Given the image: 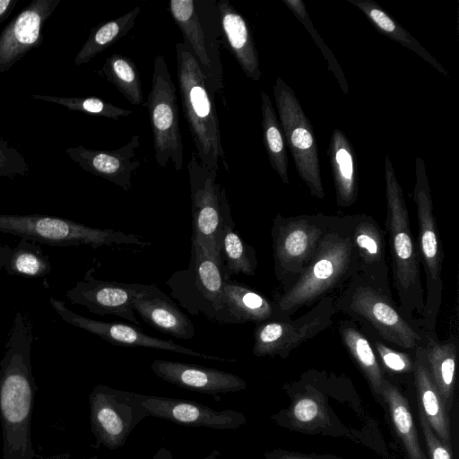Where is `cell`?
Instances as JSON below:
<instances>
[{
  "instance_id": "cell-20",
  "label": "cell",
  "mask_w": 459,
  "mask_h": 459,
  "mask_svg": "<svg viewBox=\"0 0 459 459\" xmlns=\"http://www.w3.org/2000/svg\"><path fill=\"white\" fill-rule=\"evenodd\" d=\"M351 236L358 258V273L392 293L386 260V233L370 215H351Z\"/></svg>"
},
{
  "instance_id": "cell-46",
  "label": "cell",
  "mask_w": 459,
  "mask_h": 459,
  "mask_svg": "<svg viewBox=\"0 0 459 459\" xmlns=\"http://www.w3.org/2000/svg\"><path fill=\"white\" fill-rule=\"evenodd\" d=\"M203 459H225L221 454V452L214 449Z\"/></svg>"
},
{
  "instance_id": "cell-2",
  "label": "cell",
  "mask_w": 459,
  "mask_h": 459,
  "mask_svg": "<svg viewBox=\"0 0 459 459\" xmlns=\"http://www.w3.org/2000/svg\"><path fill=\"white\" fill-rule=\"evenodd\" d=\"M356 274L358 258L351 236V215H333L307 267L273 302L274 319H290L299 309L338 293Z\"/></svg>"
},
{
  "instance_id": "cell-21",
  "label": "cell",
  "mask_w": 459,
  "mask_h": 459,
  "mask_svg": "<svg viewBox=\"0 0 459 459\" xmlns=\"http://www.w3.org/2000/svg\"><path fill=\"white\" fill-rule=\"evenodd\" d=\"M140 145V135L134 134L127 143L113 151L91 150L79 145L66 148L65 152L85 171L127 191L132 186L133 175L141 166L136 159Z\"/></svg>"
},
{
  "instance_id": "cell-25",
  "label": "cell",
  "mask_w": 459,
  "mask_h": 459,
  "mask_svg": "<svg viewBox=\"0 0 459 459\" xmlns=\"http://www.w3.org/2000/svg\"><path fill=\"white\" fill-rule=\"evenodd\" d=\"M327 154L337 205L342 208L351 206L359 194V165L352 144L339 128L332 132Z\"/></svg>"
},
{
  "instance_id": "cell-26",
  "label": "cell",
  "mask_w": 459,
  "mask_h": 459,
  "mask_svg": "<svg viewBox=\"0 0 459 459\" xmlns=\"http://www.w3.org/2000/svg\"><path fill=\"white\" fill-rule=\"evenodd\" d=\"M413 373L419 407L437 437L451 448L447 411L432 380L424 347H418L413 354Z\"/></svg>"
},
{
  "instance_id": "cell-36",
  "label": "cell",
  "mask_w": 459,
  "mask_h": 459,
  "mask_svg": "<svg viewBox=\"0 0 459 459\" xmlns=\"http://www.w3.org/2000/svg\"><path fill=\"white\" fill-rule=\"evenodd\" d=\"M6 271L12 275L36 278L49 273L51 265L48 257L39 247L22 238L9 256Z\"/></svg>"
},
{
  "instance_id": "cell-19",
  "label": "cell",
  "mask_w": 459,
  "mask_h": 459,
  "mask_svg": "<svg viewBox=\"0 0 459 459\" xmlns=\"http://www.w3.org/2000/svg\"><path fill=\"white\" fill-rule=\"evenodd\" d=\"M143 404L149 416L184 426L226 430L246 423L245 416L237 411H216L195 401L145 394Z\"/></svg>"
},
{
  "instance_id": "cell-33",
  "label": "cell",
  "mask_w": 459,
  "mask_h": 459,
  "mask_svg": "<svg viewBox=\"0 0 459 459\" xmlns=\"http://www.w3.org/2000/svg\"><path fill=\"white\" fill-rule=\"evenodd\" d=\"M140 11V6H136L116 19L101 22L92 28L88 39L74 57V65L87 64L126 36L133 29Z\"/></svg>"
},
{
  "instance_id": "cell-11",
  "label": "cell",
  "mask_w": 459,
  "mask_h": 459,
  "mask_svg": "<svg viewBox=\"0 0 459 459\" xmlns=\"http://www.w3.org/2000/svg\"><path fill=\"white\" fill-rule=\"evenodd\" d=\"M169 11L216 93L222 87L217 1L171 0Z\"/></svg>"
},
{
  "instance_id": "cell-3",
  "label": "cell",
  "mask_w": 459,
  "mask_h": 459,
  "mask_svg": "<svg viewBox=\"0 0 459 459\" xmlns=\"http://www.w3.org/2000/svg\"><path fill=\"white\" fill-rule=\"evenodd\" d=\"M386 219L392 277L399 309L411 323L420 325L424 309L420 260L413 239L408 208L389 155L385 160ZM421 328V327H420Z\"/></svg>"
},
{
  "instance_id": "cell-42",
  "label": "cell",
  "mask_w": 459,
  "mask_h": 459,
  "mask_svg": "<svg viewBox=\"0 0 459 459\" xmlns=\"http://www.w3.org/2000/svg\"><path fill=\"white\" fill-rule=\"evenodd\" d=\"M291 414L297 422L312 424L320 418L321 408L313 396L303 395L295 402Z\"/></svg>"
},
{
  "instance_id": "cell-13",
  "label": "cell",
  "mask_w": 459,
  "mask_h": 459,
  "mask_svg": "<svg viewBox=\"0 0 459 459\" xmlns=\"http://www.w3.org/2000/svg\"><path fill=\"white\" fill-rule=\"evenodd\" d=\"M145 394L95 385L89 394L93 447L116 450L123 446L134 428L148 415Z\"/></svg>"
},
{
  "instance_id": "cell-44",
  "label": "cell",
  "mask_w": 459,
  "mask_h": 459,
  "mask_svg": "<svg viewBox=\"0 0 459 459\" xmlns=\"http://www.w3.org/2000/svg\"><path fill=\"white\" fill-rule=\"evenodd\" d=\"M18 1L19 0H0V24L9 17Z\"/></svg>"
},
{
  "instance_id": "cell-18",
  "label": "cell",
  "mask_w": 459,
  "mask_h": 459,
  "mask_svg": "<svg viewBox=\"0 0 459 459\" xmlns=\"http://www.w3.org/2000/svg\"><path fill=\"white\" fill-rule=\"evenodd\" d=\"M60 0H33L0 33V74L42 44L43 29Z\"/></svg>"
},
{
  "instance_id": "cell-37",
  "label": "cell",
  "mask_w": 459,
  "mask_h": 459,
  "mask_svg": "<svg viewBox=\"0 0 459 459\" xmlns=\"http://www.w3.org/2000/svg\"><path fill=\"white\" fill-rule=\"evenodd\" d=\"M31 98L61 105L72 111H79L118 121L120 117L133 114L131 109L115 106L97 97H57L43 94H31Z\"/></svg>"
},
{
  "instance_id": "cell-23",
  "label": "cell",
  "mask_w": 459,
  "mask_h": 459,
  "mask_svg": "<svg viewBox=\"0 0 459 459\" xmlns=\"http://www.w3.org/2000/svg\"><path fill=\"white\" fill-rule=\"evenodd\" d=\"M221 43L229 49L246 76L262 77L258 52L247 21L228 0L217 2Z\"/></svg>"
},
{
  "instance_id": "cell-39",
  "label": "cell",
  "mask_w": 459,
  "mask_h": 459,
  "mask_svg": "<svg viewBox=\"0 0 459 459\" xmlns=\"http://www.w3.org/2000/svg\"><path fill=\"white\" fill-rule=\"evenodd\" d=\"M361 330L369 339L379 364L381 363L392 373L404 374L413 372V359L411 354L387 346L385 342L370 331Z\"/></svg>"
},
{
  "instance_id": "cell-31",
  "label": "cell",
  "mask_w": 459,
  "mask_h": 459,
  "mask_svg": "<svg viewBox=\"0 0 459 459\" xmlns=\"http://www.w3.org/2000/svg\"><path fill=\"white\" fill-rule=\"evenodd\" d=\"M349 3L359 8L382 34L397 41L403 47L408 48L428 62L446 77H448L447 71L442 65L424 48L411 34L401 26L388 13L381 8L372 0H347Z\"/></svg>"
},
{
  "instance_id": "cell-47",
  "label": "cell",
  "mask_w": 459,
  "mask_h": 459,
  "mask_svg": "<svg viewBox=\"0 0 459 459\" xmlns=\"http://www.w3.org/2000/svg\"><path fill=\"white\" fill-rule=\"evenodd\" d=\"M82 459H99L97 456H91V457H88V458H82Z\"/></svg>"
},
{
  "instance_id": "cell-34",
  "label": "cell",
  "mask_w": 459,
  "mask_h": 459,
  "mask_svg": "<svg viewBox=\"0 0 459 459\" xmlns=\"http://www.w3.org/2000/svg\"><path fill=\"white\" fill-rule=\"evenodd\" d=\"M263 143L272 168L284 184H289L287 145L271 99L261 92Z\"/></svg>"
},
{
  "instance_id": "cell-8",
  "label": "cell",
  "mask_w": 459,
  "mask_h": 459,
  "mask_svg": "<svg viewBox=\"0 0 459 459\" xmlns=\"http://www.w3.org/2000/svg\"><path fill=\"white\" fill-rule=\"evenodd\" d=\"M333 215L284 217L280 212L271 229L274 275L282 292L288 290L311 262Z\"/></svg>"
},
{
  "instance_id": "cell-43",
  "label": "cell",
  "mask_w": 459,
  "mask_h": 459,
  "mask_svg": "<svg viewBox=\"0 0 459 459\" xmlns=\"http://www.w3.org/2000/svg\"><path fill=\"white\" fill-rule=\"evenodd\" d=\"M266 459H325L317 456L293 454L290 452H274L266 455Z\"/></svg>"
},
{
  "instance_id": "cell-40",
  "label": "cell",
  "mask_w": 459,
  "mask_h": 459,
  "mask_svg": "<svg viewBox=\"0 0 459 459\" xmlns=\"http://www.w3.org/2000/svg\"><path fill=\"white\" fill-rule=\"evenodd\" d=\"M29 170V165L22 152L0 138V177H23Z\"/></svg>"
},
{
  "instance_id": "cell-16",
  "label": "cell",
  "mask_w": 459,
  "mask_h": 459,
  "mask_svg": "<svg viewBox=\"0 0 459 459\" xmlns=\"http://www.w3.org/2000/svg\"><path fill=\"white\" fill-rule=\"evenodd\" d=\"M93 268L88 270L84 278L65 293L66 298L94 314L113 315L140 326L133 300L144 293L150 284L98 280L93 277Z\"/></svg>"
},
{
  "instance_id": "cell-10",
  "label": "cell",
  "mask_w": 459,
  "mask_h": 459,
  "mask_svg": "<svg viewBox=\"0 0 459 459\" xmlns=\"http://www.w3.org/2000/svg\"><path fill=\"white\" fill-rule=\"evenodd\" d=\"M147 110L152 132L154 157L161 168L171 161L180 171L184 162V145L179 128V110L176 86L163 56L153 62L152 88Z\"/></svg>"
},
{
  "instance_id": "cell-45",
  "label": "cell",
  "mask_w": 459,
  "mask_h": 459,
  "mask_svg": "<svg viewBox=\"0 0 459 459\" xmlns=\"http://www.w3.org/2000/svg\"><path fill=\"white\" fill-rule=\"evenodd\" d=\"M152 459H173L172 454L166 447L161 446L159 450L154 454Z\"/></svg>"
},
{
  "instance_id": "cell-4",
  "label": "cell",
  "mask_w": 459,
  "mask_h": 459,
  "mask_svg": "<svg viewBox=\"0 0 459 459\" xmlns=\"http://www.w3.org/2000/svg\"><path fill=\"white\" fill-rule=\"evenodd\" d=\"M175 49L181 104L195 146V153L201 165L209 170L219 172L221 165L228 169L214 105L215 93L190 48L183 41L177 43Z\"/></svg>"
},
{
  "instance_id": "cell-28",
  "label": "cell",
  "mask_w": 459,
  "mask_h": 459,
  "mask_svg": "<svg viewBox=\"0 0 459 459\" xmlns=\"http://www.w3.org/2000/svg\"><path fill=\"white\" fill-rule=\"evenodd\" d=\"M224 304L233 324L274 319V304L249 287L231 280L223 283Z\"/></svg>"
},
{
  "instance_id": "cell-35",
  "label": "cell",
  "mask_w": 459,
  "mask_h": 459,
  "mask_svg": "<svg viewBox=\"0 0 459 459\" xmlns=\"http://www.w3.org/2000/svg\"><path fill=\"white\" fill-rule=\"evenodd\" d=\"M97 73L111 82L132 105H144L140 74L128 56L112 54Z\"/></svg>"
},
{
  "instance_id": "cell-38",
  "label": "cell",
  "mask_w": 459,
  "mask_h": 459,
  "mask_svg": "<svg viewBox=\"0 0 459 459\" xmlns=\"http://www.w3.org/2000/svg\"><path fill=\"white\" fill-rule=\"evenodd\" d=\"M282 2L309 32L315 43L320 48L325 59L327 61L328 69L334 74L342 91L348 93L349 87L346 77L333 52L327 48L317 30L315 29L304 3L301 0H282Z\"/></svg>"
},
{
  "instance_id": "cell-1",
  "label": "cell",
  "mask_w": 459,
  "mask_h": 459,
  "mask_svg": "<svg viewBox=\"0 0 459 459\" xmlns=\"http://www.w3.org/2000/svg\"><path fill=\"white\" fill-rule=\"evenodd\" d=\"M32 340L30 319L17 312L0 360L2 459H33L36 455L30 435L37 392L30 363Z\"/></svg>"
},
{
  "instance_id": "cell-27",
  "label": "cell",
  "mask_w": 459,
  "mask_h": 459,
  "mask_svg": "<svg viewBox=\"0 0 459 459\" xmlns=\"http://www.w3.org/2000/svg\"><path fill=\"white\" fill-rule=\"evenodd\" d=\"M424 349L432 380L448 411L454 402L458 339L452 335L440 342L437 335L429 334Z\"/></svg>"
},
{
  "instance_id": "cell-14",
  "label": "cell",
  "mask_w": 459,
  "mask_h": 459,
  "mask_svg": "<svg viewBox=\"0 0 459 459\" xmlns=\"http://www.w3.org/2000/svg\"><path fill=\"white\" fill-rule=\"evenodd\" d=\"M193 235L209 251L220 255L219 237L224 221L231 218L224 186L217 182L218 172L201 165L195 152L187 163Z\"/></svg>"
},
{
  "instance_id": "cell-30",
  "label": "cell",
  "mask_w": 459,
  "mask_h": 459,
  "mask_svg": "<svg viewBox=\"0 0 459 459\" xmlns=\"http://www.w3.org/2000/svg\"><path fill=\"white\" fill-rule=\"evenodd\" d=\"M219 252L225 280L234 274L254 276L257 268L255 248L235 230L233 218L223 222L219 237Z\"/></svg>"
},
{
  "instance_id": "cell-29",
  "label": "cell",
  "mask_w": 459,
  "mask_h": 459,
  "mask_svg": "<svg viewBox=\"0 0 459 459\" xmlns=\"http://www.w3.org/2000/svg\"><path fill=\"white\" fill-rule=\"evenodd\" d=\"M338 332L343 346L369 383L372 391L381 394L385 378L368 336L349 318L339 321Z\"/></svg>"
},
{
  "instance_id": "cell-32",
  "label": "cell",
  "mask_w": 459,
  "mask_h": 459,
  "mask_svg": "<svg viewBox=\"0 0 459 459\" xmlns=\"http://www.w3.org/2000/svg\"><path fill=\"white\" fill-rule=\"evenodd\" d=\"M381 395L385 400L397 435L409 459H426L420 447L410 405L399 389L385 379Z\"/></svg>"
},
{
  "instance_id": "cell-9",
  "label": "cell",
  "mask_w": 459,
  "mask_h": 459,
  "mask_svg": "<svg viewBox=\"0 0 459 459\" xmlns=\"http://www.w3.org/2000/svg\"><path fill=\"white\" fill-rule=\"evenodd\" d=\"M0 231L23 239L57 247L87 245L148 247L150 242L134 233L92 228L74 221L40 214H0Z\"/></svg>"
},
{
  "instance_id": "cell-15",
  "label": "cell",
  "mask_w": 459,
  "mask_h": 459,
  "mask_svg": "<svg viewBox=\"0 0 459 459\" xmlns=\"http://www.w3.org/2000/svg\"><path fill=\"white\" fill-rule=\"evenodd\" d=\"M334 295L326 296L300 317L269 320L255 324L253 354L256 357L286 358L305 342L330 327L337 313Z\"/></svg>"
},
{
  "instance_id": "cell-22",
  "label": "cell",
  "mask_w": 459,
  "mask_h": 459,
  "mask_svg": "<svg viewBox=\"0 0 459 459\" xmlns=\"http://www.w3.org/2000/svg\"><path fill=\"white\" fill-rule=\"evenodd\" d=\"M152 371L162 380L209 395L245 390L247 382L230 372L179 361L155 359Z\"/></svg>"
},
{
  "instance_id": "cell-7",
  "label": "cell",
  "mask_w": 459,
  "mask_h": 459,
  "mask_svg": "<svg viewBox=\"0 0 459 459\" xmlns=\"http://www.w3.org/2000/svg\"><path fill=\"white\" fill-rule=\"evenodd\" d=\"M415 165L416 182L413 189V201L417 207L419 224L417 247L426 281L424 309L420 325L429 334L436 335L437 320L444 289L441 277L444 253L433 213V203L425 162L421 158L417 157Z\"/></svg>"
},
{
  "instance_id": "cell-5",
  "label": "cell",
  "mask_w": 459,
  "mask_h": 459,
  "mask_svg": "<svg viewBox=\"0 0 459 459\" xmlns=\"http://www.w3.org/2000/svg\"><path fill=\"white\" fill-rule=\"evenodd\" d=\"M337 312L346 315L361 329L374 333L384 342L414 354L425 347L429 333L408 321L392 293L377 288L360 274L353 276L334 295Z\"/></svg>"
},
{
  "instance_id": "cell-41",
  "label": "cell",
  "mask_w": 459,
  "mask_h": 459,
  "mask_svg": "<svg viewBox=\"0 0 459 459\" xmlns=\"http://www.w3.org/2000/svg\"><path fill=\"white\" fill-rule=\"evenodd\" d=\"M419 419L430 459H453L451 448L437 437L420 407Z\"/></svg>"
},
{
  "instance_id": "cell-24",
  "label": "cell",
  "mask_w": 459,
  "mask_h": 459,
  "mask_svg": "<svg viewBox=\"0 0 459 459\" xmlns=\"http://www.w3.org/2000/svg\"><path fill=\"white\" fill-rule=\"evenodd\" d=\"M133 307L153 328L178 339L189 340L195 336V326L178 305L156 285L133 300Z\"/></svg>"
},
{
  "instance_id": "cell-6",
  "label": "cell",
  "mask_w": 459,
  "mask_h": 459,
  "mask_svg": "<svg viewBox=\"0 0 459 459\" xmlns=\"http://www.w3.org/2000/svg\"><path fill=\"white\" fill-rule=\"evenodd\" d=\"M224 281L220 255L192 239L187 268L176 271L166 285L190 315L233 324L224 304Z\"/></svg>"
},
{
  "instance_id": "cell-17",
  "label": "cell",
  "mask_w": 459,
  "mask_h": 459,
  "mask_svg": "<svg viewBox=\"0 0 459 459\" xmlns=\"http://www.w3.org/2000/svg\"><path fill=\"white\" fill-rule=\"evenodd\" d=\"M50 304L55 311L66 323L98 335L114 345L157 349L216 361H236L232 359L201 353L175 343L170 340L165 341L148 335L136 325L115 322H102L85 317L70 310L64 302L54 298L50 299Z\"/></svg>"
},
{
  "instance_id": "cell-12",
  "label": "cell",
  "mask_w": 459,
  "mask_h": 459,
  "mask_svg": "<svg viewBox=\"0 0 459 459\" xmlns=\"http://www.w3.org/2000/svg\"><path fill=\"white\" fill-rule=\"evenodd\" d=\"M273 91L286 145L297 171L310 194L323 199L325 191L317 143L311 123L293 90L279 76L276 77Z\"/></svg>"
}]
</instances>
